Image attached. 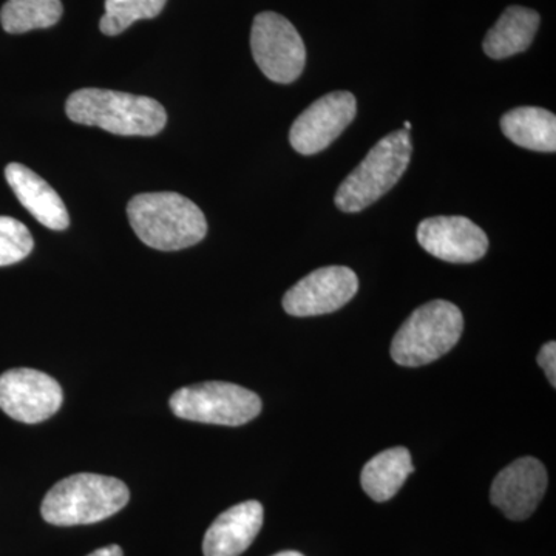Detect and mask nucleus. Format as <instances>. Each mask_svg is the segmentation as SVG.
Masks as SVG:
<instances>
[{
	"instance_id": "1",
	"label": "nucleus",
	"mask_w": 556,
	"mask_h": 556,
	"mask_svg": "<svg viewBox=\"0 0 556 556\" xmlns=\"http://www.w3.org/2000/svg\"><path fill=\"white\" fill-rule=\"evenodd\" d=\"M127 217L138 239L159 251L195 247L207 233L203 211L175 192L139 193L127 204Z\"/></svg>"
},
{
	"instance_id": "2",
	"label": "nucleus",
	"mask_w": 556,
	"mask_h": 556,
	"mask_svg": "<svg viewBox=\"0 0 556 556\" xmlns=\"http://www.w3.org/2000/svg\"><path fill=\"white\" fill-rule=\"evenodd\" d=\"M65 112L73 123L100 127L119 137H155L167 124L166 110L159 101L115 90L75 91Z\"/></svg>"
},
{
	"instance_id": "3",
	"label": "nucleus",
	"mask_w": 556,
	"mask_h": 556,
	"mask_svg": "<svg viewBox=\"0 0 556 556\" xmlns=\"http://www.w3.org/2000/svg\"><path fill=\"white\" fill-rule=\"evenodd\" d=\"M129 500V489L119 479L78 473L62 479L47 493L40 514L53 526L94 525L118 514Z\"/></svg>"
},
{
	"instance_id": "4",
	"label": "nucleus",
	"mask_w": 556,
	"mask_h": 556,
	"mask_svg": "<svg viewBox=\"0 0 556 556\" xmlns=\"http://www.w3.org/2000/svg\"><path fill=\"white\" fill-rule=\"evenodd\" d=\"M413 142L407 130H396L380 139L336 192V206L354 214L382 199L404 177L412 160Z\"/></svg>"
},
{
	"instance_id": "5",
	"label": "nucleus",
	"mask_w": 556,
	"mask_h": 556,
	"mask_svg": "<svg viewBox=\"0 0 556 556\" xmlns=\"http://www.w3.org/2000/svg\"><path fill=\"white\" fill-rule=\"evenodd\" d=\"M463 331L460 309L447 300H433L419 306L399 328L391 343V357L402 367H422L445 356Z\"/></svg>"
},
{
	"instance_id": "6",
	"label": "nucleus",
	"mask_w": 556,
	"mask_h": 556,
	"mask_svg": "<svg viewBox=\"0 0 556 556\" xmlns=\"http://www.w3.org/2000/svg\"><path fill=\"white\" fill-rule=\"evenodd\" d=\"M170 408L179 419L239 427L260 415L262 401L254 391L236 383L204 382L175 391Z\"/></svg>"
},
{
	"instance_id": "7",
	"label": "nucleus",
	"mask_w": 556,
	"mask_h": 556,
	"mask_svg": "<svg viewBox=\"0 0 556 556\" xmlns=\"http://www.w3.org/2000/svg\"><path fill=\"white\" fill-rule=\"evenodd\" d=\"M251 50L258 68L273 83H294L305 68L306 47L302 36L287 17L274 11L255 16Z\"/></svg>"
},
{
	"instance_id": "8",
	"label": "nucleus",
	"mask_w": 556,
	"mask_h": 556,
	"mask_svg": "<svg viewBox=\"0 0 556 556\" xmlns=\"http://www.w3.org/2000/svg\"><path fill=\"white\" fill-rule=\"evenodd\" d=\"M62 401L60 383L38 369H9L0 376V409L17 422H43L60 412Z\"/></svg>"
},
{
	"instance_id": "9",
	"label": "nucleus",
	"mask_w": 556,
	"mask_h": 556,
	"mask_svg": "<svg viewBox=\"0 0 556 556\" xmlns=\"http://www.w3.org/2000/svg\"><path fill=\"white\" fill-rule=\"evenodd\" d=\"M357 101L350 91H332L313 102L292 124L289 142L302 155L329 148L356 118Z\"/></svg>"
},
{
	"instance_id": "10",
	"label": "nucleus",
	"mask_w": 556,
	"mask_h": 556,
	"mask_svg": "<svg viewBox=\"0 0 556 556\" xmlns=\"http://www.w3.org/2000/svg\"><path fill=\"white\" fill-rule=\"evenodd\" d=\"M358 278L346 266H327L313 270L294 285L283 298L289 316L313 317L334 313L357 294Z\"/></svg>"
},
{
	"instance_id": "11",
	"label": "nucleus",
	"mask_w": 556,
	"mask_h": 556,
	"mask_svg": "<svg viewBox=\"0 0 556 556\" xmlns=\"http://www.w3.org/2000/svg\"><path fill=\"white\" fill-rule=\"evenodd\" d=\"M547 489V471L535 457H519L501 470L490 489V501L511 521L536 510Z\"/></svg>"
},
{
	"instance_id": "12",
	"label": "nucleus",
	"mask_w": 556,
	"mask_h": 556,
	"mask_svg": "<svg viewBox=\"0 0 556 556\" xmlns=\"http://www.w3.org/2000/svg\"><path fill=\"white\" fill-rule=\"evenodd\" d=\"M417 241L428 254L448 263H473L489 251V237L466 217H431L417 226Z\"/></svg>"
},
{
	"instance_id": "13",
	"label": "nucleus",
	"mask_w": 556,
	"mask_h": 556,
	"mask_svg": "<svg viewBox=\"0 0 556 556\" xmlns=\"http://www.w3.org/2000/svg\"><path fill=\"white\" fill-rule=\"evenodd\" d=\"M263 517L265 511L258 501H247L223 511L204 536V556H240L254 543Z\"/></svg>"
},
{
	"instance_id": "14",
	"label": "nucleus",
	"mask_w": 556,
	"mask_h": 556,
	"mask_svg": "<svg viewBox=\"0 0 556 556\" xmlns=\"http://www.w3.org/2000/svg\"><path fill=\"white\" fill-rule=\"evenodd\" d=\"M5 178L22 206L51 230H65L70 225L67 207L46 179L20 163L7 166Z\"/></svg>"
},
{
	"instance_id": "15",
	"label": "nucleus",
	"mask_w": 556,
	"mask_h": 556,
	"mask_svg": "<svg viewBox=\"0 0 556 556\" xmlns=\"http://www.w3.org/2000/svg\"><path fill=\"white\" fill-rule=\"evenodd\" d=\"M540 22V14L535 10L519 5L508 7L496 24L486 31L482 42L484 53L495 61L525 53L535 39Z\"/></svg>"
},
{
	"instance_id": "16",
	"label": "nucleus",
	"mask_w": 556,
	"mask_h": 556,
	"mask_svg": "<svg viewBox=\"0 0 556 556\" xmlns=\"http://www.w3.org/2000/svg\"><path fill=\"white\" fill-rule=\"evenodd\" d=\"M500 124L503 134L519 148L547 153L556 150V116L546 109L508 110Z\"/></svg>"
},
{
	"instance_id": "17",
	"label": "nucleus",
	"mask_w": 556,
	"mask_h": 556,
	"mask_svg": "<svg viewBox=\"0 0 556 556\" xmlns=\"http://www.w3.org/2000/svg\"><path fill=\"white\" fill-rule=\"evenodd\" d=\"M415 471L412 453L405 447L386 450L372 457L362 470V489L376 503H386L391 500L409 475Z\"/></svg>"
},
{
	"instance_id": "18",
	"label": "nucleus",
	"mask_w": 556,
	"mask_h": 556,
	"mask_svg": "<svg viewBox=\"0 0 556 556\" xmlns=\"http://www.w3.org/2000/svg\"><path fill=\"white\" fill-rule=\"evenodd\" d=\"M64 13L61 0H9L0 10V24L10 35L56 25Z\"/></svg>"
},
{
	"instance_id": "19",
	"label": "nucleus",
	"mask_w": 556,
	"mask_h": 556,
	"mask_svg": "<svg viewBox=\"0 0 556 556\" xmlns=\"http://www.w3.org/2000/svg\"><path fill=\"white\" fill-rule=\"evenodd\" d=\"M166 3L167 0H105L100 30L105 36H118L137 21L159 16Z\"/></svg>"
},
{
	"instance_id": "20",
	"label": "nucleus",
	"mask_w": 556,
	"mask_h": 556,
	"mask_svg": "<svg viewBox=\"0 0 556 556\" xmlns=\"http://www.w3.org/2000/svg\"><path fill=\"white\" fill-rule=\"evenodd\" d=\"M35 248L30 230L20 219L0 217V266L27 258Z\"/></svg>"
},
{
	"instance_id": "21",
	"label": "nucleus",
	"mask_w": 556,
	"mask_h": 556,
	"mask_svg": "<svg viewBox=\"0 0 556 556\" xmlns=\"http://www.w3.org/2000/svg\"><path fill=\"white\" fill-rule=\"evenodd\" d=\"M538 364L546 371L548 382L552 387H556V343L548 342L546 345L541 348L540 354H538Z\"/></svg>"
},
{
	"instance_id": "22",
	"label": "nucleus",
	"mask_w": 556,
	"mask_h": 556,
	"mask_svg": "<svg viewBox=\"0 0 556 556\" xmlns=\"http://www.w3.org/2000/svg\"><path fill=\"white\" fill-rule=\"evenodd\" d=\"M87 556H124V554L123 548L116 546V544H112V546L98 548L93 554Z\"/></svg>"
},
{
	"instance_id": "23",
	"label": "nucleus",
	"mask_w": 556,
	"mask_h": 556,
	"mask_svg": "<svg viewBox=\"0 0 556 556\" xmlns=\"http://www.w3.org/2000/svg\"><path fill=\"white\" fill-rule=\"evenodd\" d=\"M274 556H303V555L299 554V552L287 551V552H280V554H277V555H274Z\"/></svg>"
},
{
	"instance_id": "24",
	"label": "nucleus",
	"mask_w": 556,
	"mask_h": 556,
	"mask_svg": "<svg viewBox=\"0 0 556 556\" xmlns=\"http://www.w3.org/2000/svg\"><path fill=\"white\" fill-rule=\"evenodd\" d=\"M404 130H412V123H409V121H405V124H404Z\"/></svg>"
}]
</instances>
